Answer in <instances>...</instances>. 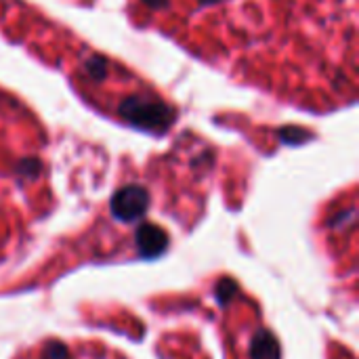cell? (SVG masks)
Returning <instances> with one entry per match:
<instances>
[{"mask_svg":"<svg viewBox=\"0 0 359 359\" xmlns=\"http://www.w3.org/2000/svg\"><path fill=\"white\" fill-rule=\"evenodd\" d=\"M149 208V194L139 185H128L111 198V215L122 223L139 221Z\"/></svg>","mask_w":359,"mask_h":359,"instance_id":"6da1fadb","label":"cell"},{"mask_svg":"<svg viewBox=\"0 0 359 359\" xmlns=\"http://www.w3.org/2000/svg\"><path fill=\"white\" fill-rule=\"evenodd\" d=\"M137 250L143 259H154L166 252L168 248V233L162 227H156L151 223H145L135 233Z\"/></svg>","mask_w":359,"mask_h":359,"instance_id":"7a4b0ae2","label":"cell"},{"mask_svg":"<svg viewBox=\"0 0 359 359\" xmlns=\"http://www.w3.org/2000/svg\"><path fill=\"white\" fill-rule=\"evenodd\" d=\"M250 359H280V345L267 330H259L250 343Z\"/></svg>","mask_w":359,"mask_h":359,"instance_id":"3957f363","label":"cell"},{"mask_svg":"<svg viewBox=\"0 0 359 359\" xmlns=\"http://www.w3.org/2000/svg\"><path fill=\"white\" fill-rule=\"evenodd\" d=\"M236 292H238V284L233 280H229V278H223L217 284V288H215V294H217V299H219L221 305H227L236 297Z\"/></svg>","mask_w":359,"mask_h":359,"instance_id":"277c9868","label":"cell"},{"mask_svg":"<svg viewBox=\"0 0 359 359\" xmlns=\"http://www.w3.org/2000/svg\"><path fill=\"white\" fill-rule=\"evenodd\" d=\"M42 359H69V351H67V347L63 343L50 341L42 349Z\"/></svg>","mask_w":359,"mask_h":359,"instance_id":"5b68a950","label":"cell"}]
</instances>
